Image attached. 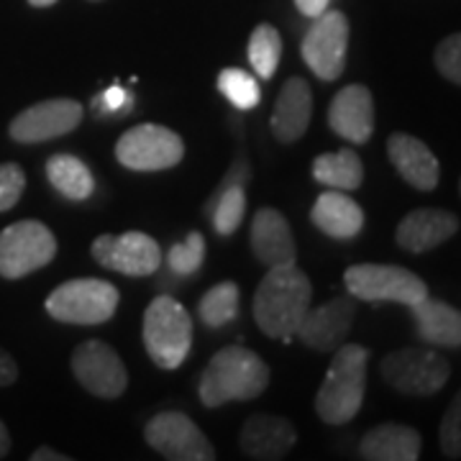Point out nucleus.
<instances>
[{
	"mask_svg": "<svg viewBox=\"0 0 461 461\" xmlns=\"http://www.w3.org/2000/svg\"><path fill=\"white\" fill-rule=\"evenodd\" d=\"M313 300V285L295 264L269 267L254 293V321L269 339L290 341Z\"/></svg>",
	"mask_w": 461,
	"mask_h": 461,
	"instance_id": "obj_1",
	"label": "nucleus"
},
{
	"mask_svg": "<svg viewBox=\"0 0 461 461\" xmlns=\"http://www.w3.org/2000/svg\"><path fill=\"white\" fill-rule=\"evenodd\" d=\"M269 366L262 357L244 346H226L215 354L200 377L198 395L205 408L226 402H247L269 387Z\"/></svg>",
	"mask_w": 461,
	"mask_h": 461,
	"instance_id": "obj_2",
	"label": "nucleus"
},
{
	"mask_svg": "<svg viewBox=\"0 0 461 461\" xmlns=\"http://www.w3.org/2000/svg\"><path fill=\"white\" fill-rule=\"evenodd\" d=\"M369 348L362 344H341L330 359L326 379L315 395V412L329 426H344L362 411L366 390Z\"/></svg>",
	"mask_w": 461,
	"mask_h": 461,
	"instance_id": "obj_3",
	"label": "nucleus"
},
{
	"mask_svg": "<svg viewBox=\"0 0 461 461\" xmlns=\"http://www.w3.org/2000/svg\"><path fill=\"white\" fill-rule=\"evenodd\" d=\"M144 346L159 369H177L193 346V321L175 297L157 295L144 313Z\"/></svg>",
	"mask_w": 461,
	"mask_h": 461,
	"instance_id": "obj_4",
	"label": "nucleus"
},
{
	"mask_svg": "<svg viewBox=\"0 0 461 461\" xmlns=\"http://www.w3.org/2000/svg\"><path fill=\"white\" fill-rule=\"evenodd\" d=\"M118 290L111 282L98 277H80V280L62 282L51 290L44 308L59 323L72 326H98L108 323L118 308Z\"/></svg>",
	"mask_w": 461,
	"mask_h": 461,
	"instance_id": "obj_5",
	"label": "nucleus"
},
{
	"mask_svg": "<svg viewBox=\"0 0 461 461\" xmlns=\"http://www.w3.org/2000/svg\"><path fill=\"white\" fill-rule=\"evenodd\" d=\"M382 379L402 395H436L451 377V364L433 348H397L379 364Z\"/></svg>",
	"mask_w": 461,
	"mask_h": 461,
	"instance_id": "obj_6",
	"label": "nucleus"
},
{
	"mask_svg": "<svg viewBox=\"0 0 461 461\" xmlns=\"http://www.w3.org/2000/svg\"><path fill=\"white\" fill-rule=\"evenodd\" d=\"M346 290L364 303L412 305L429 295V285L405 267L395 264H354L344 275Z\"/></svg>",
	"mask_w": 461,
	"mask_h": 461,
	"instance_id": "obj_7",
	"label": "nucleus"
},
{
	"mask_svg": "<svg viewBox=\"0 0 461 461\" xmlns=\"http://www.w3.org/2000/svg\"><path fill=\"white\" fill-rule=\"evenodd\" d=\"M57 257V239L41 221H16L0 230V277L21 280Z\"/></svg>",
	"mask_w": 461,
	"mask_h": 461,
	"instance_id": "obj_8",
	"label": "nucleus"
},
{
	"mask_svg": "<svg viewBox=\"0 0 461 461\" xmlns=\"http://www.w3.org/2000/svg\"><path fill=\"white\" fill-rule=\"evenodd\" d=\"M185 144L180 133L159 123H141L123 133L115 144V159L126 169L136 172H159L180 165Z\"/></svg>",
	"mask_w": 461,
	"mask_h": 461,
	"instance_id": "obj_9",
	"label": "nucleus"
},
{
	"mask_svg": "<svg viewBox=\"0 0 461 461\" xmlns=\"http://www.w3.org/2000/svg\"><path fill=\"white\" fill-rule=\"evenodd\" d=\"M348 18L341 11H323L313 18L311 29L303 39V59L321 80H339L346 67L348 51Z\"/></svg>",
	"mask_w": 461,
	"mask_h": 461,
	"instance_id": "obj_10",
	"label": "nucleus"
},
{
	"mask_svg": "<svg viewBox=\"0 0 461 461\" xmlns=\"http://www.w3.org/2000/svg\"><path fill=\"white\" fill-rule=\"evenodd\" d=\"M147 444L169 461H213L215 448L205 433L177 411L154 415L144 429Z\"/></svg>",
	"mask_w": 461,
	"mask_h": 461,
	"instance_id": "obj_11",
	"label": "nucleus"
},
{
	"mask_svg": "<svg viewBox=\"0 0 461 461\" xmlns=\"http://www.w3.org/2000/svg\"><path fill=\"white\" fill-rule=\"evenodd\" d=\"M85 118L83 103L72 98H51L33 103L11 121L8 133L18 144H41L72 133Z\"/></svg>",
	"mask_w": 461,
	"mask_h": 461,
	"instance_id": "obj_12",
	"label": "nucleus"
},
{
	"mask_svg": "<svg viewBox=\"0 0 461 461\" xmlns=\"http://www.w3.org/2000/svg\"><path fill=\"white\" fill-rule=\"evenodd\" d=\"M90 251L100 267L121 272L126 277H149L162 264L159 244L141 230H129L123 236L103 233L93 241Z\"/></svg>",
	"mask_w": 461,
	"mask_h": 461,
	"instance_id": "obj_13",
	"label": "nucleus"
},
{
	"mask_svg": "<svg viewBox=\"0 0 461 461\" xmlns=\"http://www.w3.org/2000/svg\"><path fill=\"white\" fill-rule=\"evenodd\" d=\"M72 372L90 395L115 400L129 387V372L113 346L105 341H85L72 354Z\"/></svg>",
	"mask_w": 461,
	"mask_h": 461,
	"instance_id": "obj_14",
	"label": "nucleus"
},
{
	"mask_svg": "<svg viewBox=\"0 0 461 461\" xmlns=\"http://www.w3.org/2000/svg\"><path fill=\"white\" fill-rule=\"evenodd\" d=\"M357 318V305L351 297H333L329 303L308 308L295 336L313 351H336L344 344Z\"/></svg>",
	"mask_w": 461,
	"mask_h": 461,
	"instance_id": "obj_15",
	"label": "nucleus"
},
{
	"mask_svg": "<svg viewBox=\"0 0 461 461\" xmlns=\"http://www.w3.org/2000/svg\"><path fill=\"white\" fill-rule=\"evenodd\" d=\"M329 126L348 144H366L375 133V98L369 87H341L329 105Z\"/></svg>",
	"mask_w": 461,
	"mask_h": 461,
	"instance_id": "obj_16",
	"label": "nucleus"
},
{
	"mask_svg": "<svg viewBox=\"0 0 461 461\" xmlns=\"http://www.w3.org/2000/svg\"><path fill=\"white\" fill-rule=\"evenodd\" d=\"M297 441V430L287 418L280 415H267L257 412L247 418V423L241 426L239 433V444L241 451L249 459L259 461H277L285 459Z\"/></svg>",
	"mask_w": 461,
	"mask_h": 461,
	"instance_id": "obj_17",
	"label": "nucleus"
},
{
	"mask_svg": "<svg viewBox=\"0 0 461 461\" xmlns=\"http://www.w3.org/2000/svg\"><path fill=\"white\" fill-rule=\"evenodd\" d=\"M456 230H459V218L451 211L418 208L400 221L395 230V241L397 247L411 251V254H423V251L441 247Z\"/></svg>",
	"mask_w": 461,
	"mask_h": 461,
	"instance_id": "obj_18",
	"label": "nucleus"
},
{
	"mask_svg": "<svg viewBox=\"0 0 461 461\" xmlns=\"http://www.w3.org/2000/svg\"><path fill=\"white\" fill-rule=\"evenodd\" d=\"M387 157L400 172V177L412 185L415 190H420V193L436 190L438 177H441V167H438L436 154L420 139L402 131L393 133L387 139Z\"/></svg>",
	"mask_w": 461,
	"mask_h": 461,
	"instance_id": "obj_19",
	"label": "nucleus"
},
{
	"mask_svg": "<svg viewBox=\"0 0 461 461\" xmlns=\"http://www.w3.org/2000/svg\"><path fill=\"white\" fill-rule=\"evenodd\" d=\"M249 244H251L254 257L264 267L295 264L297 259L293 229H290L287 218L280 211H275V208H262V211L254 213Z\"/></svg>",
	"mask_w": 461,
	"mask_h": 461,
	"instance_id": "obj_20",
	"label": "nucleus"
},
{
	"mask_svg": "<svg viewBox=\"0 0 461 461\" xmlns=\"http://www.w3.org/2000/svg\"><path fill=\"white\" fill-rule=\"evenodd\" d=\"M311 118H313L311 85L303 77H290L282 85L277 103H275V113L269 118L272 136L280 144H295L297 139H303V133L308 131Z\"/></svg>",
	"mask_w": 461,
	"mask_h": 461,
	"instance_id": "obj_21",
	"label": "nucleus"
},
{
	"mask_svg": "<svg viewBox=\"0 0 461 461\" xmlns=\"http://www.w3.org/2000/svg\"><path fill=\"white\" fill-rule=\"evenodd\" d=\"M420 341L438 348H461V311L444 300L423 297L408 305Z\"/></svg>",
	"mask_w": 461,
	"mask_h": 461,
	"instance_id": "obj_22",
	"label": "nucleus"
},
{
	"mask_svg": "<svg viewBox=\"0 0 461 461\" xmlns=\"http://www.w3.org/2000/svg\"><path fill=\"white\" fill-rule=\"evenodd\" d=\"M420 433L405 423H382L364 433L359 441V456L366 461H418L420 459Z\"/></svg>",
	"mask_w": 461,
	"mask_h": 461,
	"instance_id": "obj_23",
	"label": "nucleus"
},
{
	"mask_svg": "<svg viewBox=\"0 0 461 461\" xmlns=\"http://www.w3.org/2000/svg\"><path fill=\"white\" fill-rule=\"evenodd\" d=\"M311 221L330 239H354L364 229V211L357 200H351L344 190H326L315 200Z\"/></svg>",
	"mask_w": 461,
	"mask_h": 461,
	"instance_id": "obj_24",
	"label": "nucleus"
},
{
	"mask_svg": "<svg viewBox=\"0 0 461 461\" xmlns=\"http://www.w3.org/2000/svg\"><path fill=\"white\" fill-rule=\"evenodd\" d=\"M247 180V167H233L229 172V177L218 187V193L208 200L205 213L213 218V229L218 236H230L241 226L244 213H247V190H244Z\"/></svg>",
	"mask_w": 461,
	"mask_h": 461,
	"instance_id": "obj_25",
	"label": "nucleus"
},
{
	"mask_svg": "<svg viewBox=\"0 0 461 461\" xmlns=\"http://www.w3.org/2000/svg\"><path fill=\"white\" fill-rule=\"evenodd\" d=\"M47 180L59 195H65L72 203H83L95 193L90 167L75 154H51L47 159Z\"/></svg>",
	"mask_w": 461,
	"mask_h": 461,
	"instance_id": "obj_26",
	"label": "nucleus"
},
{
	"mask_svg": "<svg viewBox=\"0 0 461 461\" xmlns=\"http://www.w3.org/2000/svg\"><path fill=\"white\" fill-rule=\"evenodd\" d=\"M313 177L330 190H359L364 182V165L354 149H339L313 159Z\"/></svg>",
	"mask_w": 461,
	"mask_h": 461,
	"instance_id": "obj_27",
	"label": "nucleus"
},
{
	"mask_svg": "<svg viewBox=\"0 0 461 461\" xmlns=\"http://www.w3.org/2000/svg\"><path fill=\"white\" fill-rule=\"evenodd\" d=\"M282 57V36L272 23H259L249 36V62L251 69L262 77L272 80Z\"/></svg>",
	"mask_w": 461,
	"mask_h": 461,
	"instance_id": "obj_28",
	"label": "nucleus"
},
{
	"mask_svg": "<svg viewBox=\"0 0 461 461\" xmlns=\"http://www.w3.org/2000/svg\"><path fill=\"white\" fill-rule=\"evenodd\" d=\"M200 318L208 329H223L239 318V285L218 282L200 297Z\"/></svg>",
	"mask_w": 461,
	"mask_h": 461,
	"instance_id": "obj_29",
	"label": "nucleus"
},
{
	"mask_svg": "<svg viewBox=\"0 0 461 461\" xmlns=\"http://www.w3.org/2000/svg\"><path fill=\"white\" fill-rule=\"evenodd\" d=\"M218 90H221L236 108H241V111L257 108L259 100H262L259 83H257L249 72L239 69V67H226V69L218 75Z\"/></svg>",
	"mask_w": 461,
	"mask_h": 461,
	"instance_id": "obj_30",
	"label": "nucleus"
},
{
	"mask_svg": "<svg viewBox=\"0 0 461 461\" xmlns=\"http://www.w3.org/2000/svg\"><path fill=\"white\" fill-rule=\"evenodd\" d=\"M203 259H205V236L200 230H190L187 239L180 241V244H175V247L169 249V254H167V264H169V269L177 277L195 275Z\"/></svg>",
	"mask_w": 461,
	"mask_h": 461,
	"instance_id": "obj_31",
	"label": "nucleus"
},
{
	"mask_svg": "<svg viewBox=\"0 0 461 461\" xmlns=\"http://www.w3.org/2000/svg\"><path fill=\"white\" fill-rule=\"evenodd\" d=\"M438 444H441L444 456H448V459H461V390L448 402L444 418H441Z\"/></svg>",
	"mask_w": 461,
	"mask_h": 461,
	"instance_id": "obj_32",
	"label": "nucleus"
},
{
	"mask_svg": "<svg viewBox=\"0 0 461 461\" xmlns=\"http://www.w3.org/2000/svg\"><path fill=\"white\" fill-rule=\"evenodd\" d=\"M433 62L448 83L461 85V33L446 36L444 41L436 47Z\"/></svg>",
	"mask_w": 461,
	"mask_h": 461,
	"instance_id": "obj_33",
	"label": "nucleus"
},
{
	"mask_svg": "<svg viewBox=\"0 0 461 461\" xmlns=\"http://www.w3.org/2000/svg\"><path fill=\"white\" fill-rule=\"evenodd\" d=\"M26 190V175L14 162L0 165V213L11 211Z\"/></svg>",
	"mask_w": 461,
	"mask_h": 461,
	"instance_id": "obj_34",
	"label": "nucleus"
},
{
	"mask_svg": "<svg viewBox=\"0 0 461 461\" xmlns=\"http://www.w3.org/2000/svg\"><path fill=\"white\" fill-rule=\"evenodd\" d=\"M103 113H121V111H131V93L123 90L121 85H111L98 100H95Z\"/></svg>",
	"mask_w": 461,
	"mask_h": 461,
	"instance_id": "obj_35",
	"label": "nucleus"
},
{
	"mask_svg": "<svg viewBox=\"0 0 461 461\" xmlns=\"http://www.w3.org/2000/svg\"><path fill=\"white\" fill-rule=\"evenodd\" d=\"M16 379H18L16 359H14L5 348H0V387H8V384H14Z\"/></svg>",
	"mask_w": 461,
	"mask_h": 461,
	"instance_id": "obj_36",
	"label": "nucleus"
},
{
	"mask_svg": "<svg viewBox=\"0 0 461 461\" xmlns=\"http://www.w3.org/2000/svg\"><path fill=\"white\" fill-rule=\"evenodd\" d=\"M329 3H330V0H295L297 11H300L303 16H308V18L321 16V14H323V11L329 8Z\"/></svg>",
	"mask_w": 461,
	"mask_h": 461,
	"instance_id": "obj_37",
	"label": "nucleus"
},
{
	"mask_svg": "<svg viewBox=\"0 0 461 461\" xmlns=\"http://www.w3.org/2000/svg\"><path fill=\"white\" fill-rule=\"evenodd\" d=\"M32 461H69L67 454H59V451H54L50 446H41V448H36L32 454Z\"/></svg>",
	"mask_w": 461,
	"mask_h": 461,
	"instance_id": "obj_38",
	"label": "nucleus"
},
{
	"mask_svg": "<svg viewBox=\"0 0 461 461\" xmlns=\"http://www.w3.org/2000/svg\"><path fill=\"white\" fill-rule=\"evenodd\" d=\"M8 451H11V433L5 429V423L0 420V459L8 456Z\"/></svg>",
	"mask_w": 461,
	"mask_h": 461,
	"instance_id": "obj_39",
	"label": "nucleus"
},
{
	"mask_svg": "<svg viewBox=\"0 0 461 461\" xmlns=\"http://www.w3.org/2000/svg\"><path fill=\"white\" fill-rule=\"evenodd\" d=\"M33 8H50V5H54L57 0H29Z\"/></svg>",
	"mask_w": 461,
	"mask_h": 461,
	"instance_id": "obj_40",
	"label": "nucleus"
},
{
	"mask_svg": "<svg viewBox=\"0 0 461 461\" xmlns=\"http://www.w3.org/2000/svg\"><path fill=\"white\" fill-rule=\"evenodd\" d=\"M459 193H461V180H459Z\"/></svg>",
	"mask_w": 461,
	"mask_h": 461,
	"instance_id": "obj_41",
	"label": "nucleus"
},
{
	"mask_svg": "<svg viewBox=\"0 0 461 461\" xmlns=\"http://www.w3.org/2000/svg\"><path fill=\"white\" fill-rule=\"evenodd\" d=\"M93 3H98V0H93Z\"/></svg>",
	"mask_w": 461,
	"mask_h": 461,
	"instance_id": "obj_42",
	"label": "nucleus"
}]
</instances>
